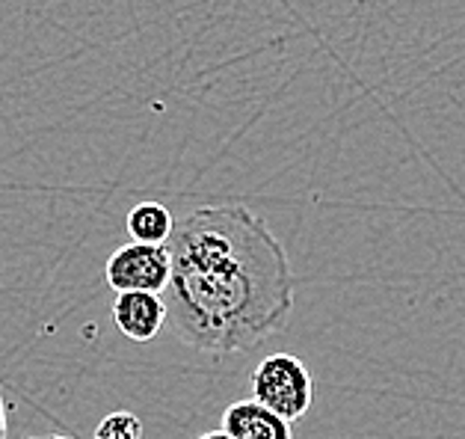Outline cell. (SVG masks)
<instances>
[{
  "mask_svg": "<svg viewBox=\"0 0 465 439\" xmlns=\"http://www.w3.org/2000/svg\"><path fill=\"white\" fill-rule=\"evenodd\" d=\"M169 253L166 324L184 344L229 356L288 324L297 283L285 244L246 205L190 211L175 223Z\"/></svg>",
  "mask_w": 465,
  "mask_h": 439,
  "instance_id": "cell-1",
  "label": "cell"
},
{
  "mask_svg": "<svg viewBox=\"0 0 465 439\" xmlns=\"http://www.w3.org/2000/svg\"><path fill=\"white\" fill-rule=\"evenodd\" d=\"M252 398L285 415L288 422L302 419L314 404V377L309 365L293 354H270L252 368L249 377Z\"/></svg>",
  "mask_w": 465,
  "mask_h": 439,
  "instance_id": "cell-2",
  "label": "cell"
},
{
  "mask_svg": "<svg viewBox=\"0 0 465 439\" xmlns=\"http://www.w3.org/2000/svg\"><path fill=\"white\" fill-rule=\"evenodd\" d=\"M173 274L169 244L131 241L107 258L104 276L113 291H157L163 294Z\"/></svg>",
  "mask_w": 465,
  "mask_h": 439,
  "instance_id": "cell-3",
  "label": "cell"
},
{
  "mask_svg": "<svg viewBox=\"0 0 465 439\" xmlns=\"http://www.w3.org/2000/svg\"><path fill=\"white\" fill-rule=\"evenodd\" d=\"M113 324L131 342H154L166 324V303L157 291H116L113 297Z\"/></svg>",
  "mask_w": 465,
  "mask_h": 439,
  "instance_id": "cell-4",
  "label": "cell"
},
{
  "mask_svg": "<svg viewBox=\"0 0 465 439\" xmlns=\"http://www.w3.org/2000/svg\"><path fill=\"white\" fill-rule=\"evenodd\" d=\"M220 427L234 439H293L291 422L255 398L234 401L225 407Z\"/></svg>",
  "mask_w": 465,
  "mask_h": 439,
  "instance_id": "cell-5",
  "label": "cell"
},
{
  "mask_svg": "<svg viewBox=\"0 0 465 439\" xmlns=\"http://www.w3.org/2000/svg\"><path fill=\"white\" fill-rule=\"evenodd\" d=\"M124 226H128V234L134 241L169 244L173 229H175V220H173V214H169V208L161 205V202H140V205L131 208Z\"/></svg>",
  "mask_w": 465,
  "mask_h": 439,
  "instance_id": "cell-6",
  "label": "cell"
},
{
  "mask_svg": "<svg viewBox=\"0 0 465 439\" xmlns=\"http://www.w3.org/2000/svg\"><path fill=\"white\" fill-rule=\"evenodd\" d=\"M143 436V422L137 413L116 410L104 415L95 427V439H140Z\"/></svg>",
  "mask_w": 465,
  "mask_h": 439,
  "instance_id": "cell-7",
  "label": "cell"
},
{
  "mask_svg": "<svg viewBox=\"0 0 465 439\" xmlns=\"http://www.w3.org/2000/svg\"><path fill=\"white\" fill-rule=\"evenodd\" d=\"M0 439H6V404H4V392H0Z\"/></svg>",
  "mask_w": 465,
  "mask_h": 439,
  "instance_id": "cell-8",
  "label": "cell"
},
{
  "mask_svg": "<svg viewBox=\"0 0 465 439\" xmlns=\"http://www.w3.org/2000/svg\"><path fill=\"white\" fill-rule=\"evenodd\" d=\"M199 439H234V436H229V434H225L223 427H220V431H208V434H202Z\"/></svg>",
  "mask_w": 465,
  "mask_h": 439,
  "instance_id": "cell-9",
  "label": "cell"
},
{
  "mask_svg": "<svg viewBox=\"0 0 465 439\" xmlns=\"http://www.w3.org/2000/svg\"><path fill=\"white\" fill-rule=\"evenodd\" d=\"M25 439H74V436H65V434H51V436H25Z\"/></svg>",
  "mask_w": 465,
  "mask_h": 439,
  "instance_id": "cell-10",
  "label": "cell"
}]
</instances>
